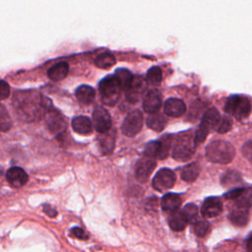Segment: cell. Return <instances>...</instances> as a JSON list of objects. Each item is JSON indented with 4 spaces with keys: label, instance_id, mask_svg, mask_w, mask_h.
<instances>
[{
    "label": "cell",
    "instance_id": "obj_25",
    "mask_svg": "<svg viewBox=\"0 0 252 252\" xmlns=\"http://www.w3.org/2000/svg\"><path fill=\"white\" fill-rule=\"evenodd\" d=\"M200 173V167L197 163H192L186 166L181 171V178L186 182H193L197 179Z\"/></svg>",
    "mask_w": 252,
    "mask_h": 252
},
{
    "label": "cell",
    "instance_id": "obj_4",
    "mask_svg": "<svg viewBox=\"0 0 252 252\" xmlns=\"http://www.w3.org/2000/svg\"><path fill=\"white\" fill-rule=\"evenodd\" d=\"M99 90L103 103L107 106H114L119 100L123 88L117 78L112 75L108 76L102 80L99 86Z\"/></svg>",
    "mask_w": 252,
    "mask_h": 252
},
{
    "label": "cell",
    "instance_id": "obj_32",
    "mask_svg": "<svg viewBox=\"0 0 252 252\" xmlns=\"http://www.w3.org/2000/svg\"><path fill=\"white\" fill-rule=\"evenodd\" d=\"M184 214L186 215L189 222H193L196 220L198 216V208L194 204H187L183 209Z\"/></svg>",
    "mask_w": 252,
    "mask_h": 252
},
{
    "label": "cell",
    "instance_id": "obj_1",
    "mask_svg": "<svg viewBox=\"0 0 252 252\" xmlns=\"http://www.w3.org/2000/svg\"><path fill=\"white\" fill-rule=\"evenodd\" d=\"M206 156L212 163L225 165L233 160L235 150L230 143L223 140H217L207 146Z\"/></svg>",
    "mask_w": 252,
    "mask_h": 252
},
{
    "label": "cell",
    "instance_id": "obj_36",
    "mask_svg": "<svg viewBox=\"0 0 252 252\" xmlns=\"http://www.w3.org/2000/svg\"><path fill=\"white\" fill-rule=\"evenodd\" d=\"M9 95H10V87L4 80H2L1 84H0V98H1V100L3 101L7 99Z\"/></svg>",
    "mask_w": 252,
    "mask_h": 252
},
{
    "label": "cell",
    "instance_id": "obj_38",
    "mask_svg": "<svg viewBox=\"0 0 252 252\" xmlns=\"http://www.w3.org/2000/svg\"><path fill=\"white\" fill-rule=\"evenodd\" d=\"M71 233L75 237H77L79 239H88V234L81 227H74V228H72Z\"/></svg>",
    "mask_w": 252,
    "mask_h": 252
},
{
    "label": "cell",
    "instance_id": "obj_21",
    "mask_svg": "<svg viewBox=\"0 0 252 252\" xmlns=\"http://www.w3.org/2000/svg\"><path fill=\"white\" fill-rule=\"evenodd\" d=\"M69 71V65L66 62H59L56 65H54L50 70L48 71V75L50 79L53 81H60L64 79Z\"/></svg>",
    "mask_w": 252,
    "mask_h": 252
},
{
    "label": "cell",
    "instance_id": "obj_7",
    "mask_svg": "<svg viewBox=\"0 0 252 252\" xmlns=\"http://www.w3.org/2000/svg\"><path fill=\"white\" fill-rule=\"evenodd\" d=\"M175 182V174L168 168H162L158 171L153 179V187L159 192L170 189Z\"/></svg>",
    "mask_w": 252,
    "mask_h": 252
},
{
    "label": "cell",
    "instance_id": "obj_12",
    "mask_svg": "<svg viewBox=\"0 0 252 252\" xmlns=\"http://www.w3.org/2000/svg\"><path fill=\"white\" fill-rule=\"evenodd\" d=\"M223 212V203L217 197L207 198L201 208V213L205 218H215Z\"/></svg>",
    "mask_w": 252,
    "mask_h": 252
},
{
    "label": "cell",
    "instance_id": "obj_26",
    "mask_svg": "<svg viewBox=\"0 0 252 252\" xmlns=\"http://www.w3.org/2000/svg\"><path fill=\"white\" fill-rule=\"evenodd\" d=\"M115 57L112 54L104 53L97 56L95 59V65L101 69H109L115 64Z\"/></svg>",
    "mask_w": 252,
    "mask_h": 252
},
{
    "label": "cell",
    "instance_id": "obj_40",
    "mask_svg": "<svg viewBox=\"0 0 252 252\" xmlns=\"http://www.w3.org/2000/svg\"><path fill=\"white\" fill-rule=\"evenodd\" d=\"M44 211H45V213H46L47 215H49V216L52 217V218H55V217L57 215L56 210V209H53L50 205H45Z\"/></svg>",
    "mask_w": 252,
    "mask_h": 252
},
{
    "label": "cell",
    "instance_id": "obj_6",
    "mask_svg": "<svg viewBox=\"0 0 252 252\" xmlns=\"http://www.w3.org/2000/svg\"><path fill=\"white\" fill-rule=\"evenodd\" d=\"M143 127V114L140 111L135 110L127 114L125 117L122 126L121 131L124 135L128 137H133L137 135Z\"/></svg>",
    "mask_w": 252,
    "mask_h": 252
},
{
    "label": "cell",
    "instance_id": "obj_15",
    "mask_svg": "<svg viewBox=\"0 0 252 252\" xmlns=\"http://www.w3.org/2000/svg\"><path fill=\"white\" fill-rule=\"evenodd\" d=\"M164 110L167 115L171 117H178L186 112V106L181 100L171 98L165 103Z\"/></svg>",
    "mask_w": 252,
    "mask_h": 252
},
{
    "label": "cell",
    "instance_id": "obj_3",
    "mask_svg": "<svg viewBox=\"0 0 252 252\" xmlns=\"http://www.w3.org/2000/svg\"><path fill=\"white\" fill-rule=\"evenodd\" d=\"M252 111V102L246 96H231L224 105V112L238 120L247 118Z\"/></svg>",
    "mask_w": 252,
    "mask_h": 252
},
{
    "label": "cell",
    "instance_id": "obj_33",
    "mask_svg": "<svg viewBox=\"0 0 252 252\" xmlns=\"http://www.w3.org/2000/svg\"><path fill=\"white\" fill-rule=\"evenodd\" d=\"M231 126H232L231 119L229 117L224 116L220 120V123L217 126V131L219 133H226L231 129Z\"/></svg>",
    "mask_w": 252,
    "mask_h": 252
},
{
    "label": "cell",
    "instance_id": "obj_19",
    "mask_svg": "<svg viewBox=\"0 0 252 252\" xmlns=\"http://www.w3.org/2000/svg\"><path fill=\"white\" fill-rule=\"evenodd\" d=\"M171 146H172V136L170 134L161 137V139L158 141L157 158L159 160L167 159L171 150Z\"/></svg>",
    "mask_w": 252,
    "mask_h": 252
},
{
    "label": "cell",
    "instance_id": "obj_18",
    "mask_svg": "<svg viewBox=\"0 0 252 252\" xmlns=\"http://www.w3.org/2000/svg\"><path fill=\"white\" fill-rule=\"evenodd\" d=\"M181 205V198L175 193H168L162 199V208L165 212L172 213Z\"/></svg>",
    "mask_w": 252,
    "mask_h": 252
},
{
    "label": "cell",
    "instance_id": "obj_22",
    "mask_svg": "<svg viewBox=\"0 0 252 252\" xmlns=\"http://www.w3.org/2000/svg\"><path fill=\"white\" fill-rule=\"evenodd\" d=\"M75 95L80 103H82L83 105H90L95 99L96 92L92 87L83 85L76 90Z\"/></svg>",
    "mask_w": 252,
    "mask_h": 252
},
{
    "label": "cell",
    "instance_id": "obj_5",
    "mask_svg": "<svg viewBox=\"0 0 252 252\" xmlns=\"http://www.w3.org/2000/svg\"><path fill=\"white\" fill-rule=\"evenodd\" d=\"M220 120H221L220 112L215 108H212L205 112L202 118L201 124L195 134V141L197 145L205 141L209 132L219 125Z\"/></svg>",
    "mask_w": 252,
    "mask_h": 252
},
{
    "label": "cell",
    "instance_id": "obj_34",
    "mask_svg": "<svg viewBox=\"0 0 252 252\" xmlns=\"http://www.w3.org/2000/svg\"><path fill=\"white\" fill-rule=\"evenodd\" d=\"M0 119H1V131L4 132L8 130L11 126V121L9 119V115L5 112V108L2 106L1 107V115H0Z\"/></svg>",
    "mask_w": 252,
    "mask_h": 252
},
{
    "label": "cell",
    "instance_id": "obj_35",
    "mask_svg": "<svg viewBox=\"0 0 252 252\" xmlns=\"http://www.w3.org/2000/svg\"><path fill=\"white\" fill-rule=\"evenodd\" d=\"M157 148H158V141L149 143L145 149V155L149 157L157 158Z\"/></svg>",
    "mask_w": 252,
    "mask_h": 252
},
{
    "label": "cell",
    "instance_id": "obj_11",
    "mask_svg": "<svg viewBox=\"0 0 252 252\" xmlns=\"http://www.w3.org/2000/svg\"><path fill=\"white\" fill-rule=\"evenodd\" d=\"M46 120L49 129L54 134H60L66 129V120L63 115L56 110L49 111L46 115Z\"/></svg>",
    "mask_w": 252,
    "mask_h": 252
},
{
    "label": "cell",
    "instance_id": "obj_29",
    "mask_svg": "<svg viewBox=\"0 0 252 252\" xmlns=\"http://www.w3.org/2000/svg\"><path fill=\"white\" fill-rule=\"evenodd\" d=\"M162 79H163V74L160 67H157V66L152 67L147 73L146 80L148 84L151 86H154V87L159 86L162 82Z\"/></svg>",
    "mask_w": 252,
    "mask_h": 252
},
{
    "label": "cell",
    "instance_id": "obj_14",
    "mask_svg": "<svg viewBox=\"0 0 252 252\" xmlns=\"http://www.w3.org/2000/svg\"><path fill=\"white\" fill-rule=\"evenodd\" d=\"M6 178L7 181L16 188H20L22 186H24L29 179L28 174L26 173V171L21 168H11L7 170L6 172Z\"/></svg>",
    "mask_w": 252,
    "mask_h": 252
},
{
    "label": "cell",
    "instance_id": "obj_24",
    "mask_svg": "<svg viewBox=\"0 0 252 252\" xmlns=\"http://www.w3.org/2000/svg\"><path fill=\"white\" fill-rule=\"evenodd\" d=\"M229 220L231 224H233L234 225H237V226L245 225L249 220L248 209L237 208V210H234L229 214Z\"/></svg>",
    "mask_w": 252,
    "mask_h": 252
},
{
    "label": "cell",
    "instance_id": "obj_28",
    "mask_svg": "<svg viewBox=\"0 0 252 252\" xmlns=\"http://www.w3.org/2000/svg\"><path fill=\"white\" fill-rule=\"evenodd\" d=\"M114 76L117 78V80L119 81V83L121 84L122 88L124 90H126L129 85L131 84L132 80H133V75L131 74V72L125 68H119L116 70Z\"/></svg>",
    "mask_w": 252,
    "mask_h": 252
},
{
    "label": "cell",
    "instance_id": "obj_41",
    "mask_svg": "<svg viewBox=\"0 0 252 252\" xmlns=\"http://www.w3.org/2000/svg\"><path fill=\"white\" fill-rule=\"evenodd\" d=\"M245 247H246L247 251L252 252V234H250L249 237L247 238L246 243H245Z\"/></svg>",
    "mask_w": 252,
    "mask_h": 252
},
{
    "label": "cell",
    "instance_id": "obj_9",
    "mask_svg": "<svg viewBox=\"0 0 252 252\" xmlns=\"http://www.w3.org/2000/svg\"><path fill=\"white\" fill-rule=\"evenodd\" d=\"M155 168V158L144 155V157L138 161L136 166V178L138 179V181L142 183L147 182Z\"/></svg>",
    "mask_w": 252,
    "mask_h": 252
},
{
    "label": "cell",
    "instance_id": "obj_8",
    "mask_svg": "<svg viewBox=\"0 0 252 252\" xmlns=\"http://www.w3.org/2000/svg\"><path fill=\"white\" fill-rule=\"evenodd\" d=\"M93 123L99 133L110 131L112 128V117L109 112L101 106L96 107L93 112Z\"/></svg>",
    "mask_w": 252,
    "mask_h": 252
},
{
    "label": "cell",
    "instance_id": "obj_37",
    "mask_svg": "<svg viewBox=\"0 0 252 252\" xmlns=\"http://www.w3.org/2000/svg\"><path fill=\"white\" fill-rule=\"evenodd\" d=\"M242 154L252 164V141H248L243 145Z\"/></svg>",
    "mask_w": 252,
    "mask_h": 252
},
{
    "label": "cell",
    "instance_id": "obj_27",
    "mask_svg": "<svg viewBox=\"0 0 252 252\" xmlns=\"http://www.w3.org/2000/svg\"><path fill=\"white\" fill-rule=\"evenodd\" d=\"M234 203L237 208L248 209L252 205V190L244 189L243 192L234 199Z\"/></svg>",
    "mask_w": 252,
    "mask_h": 252
},
{
    "label": "cell",
    "instance_id": "obj_10",
    "mask_svg": "<svg viewBox=\"0 0 252 252\" xmlns=\"http://www.w3.org/2000/svg\"><path fill=\"white\" fill-rule=\"evenodd\" d=\"M147 85H148V82L143 77L141 76L133 77L131 84L126 89V99L130 103L135 104L140 99V96L146 91Z\"/></svg>",
    "mask_w": 252,
    "mask_h": 252
},
{
    "label": "cell",
    "instance_id": "obj_31",
    "mask_svg": "<svg viewBox=\"0 0 252 252\" xmlns=\"http://www.w3.org/2000/svg\"><path fill=\"white\" fill-rule=\"evenodd\" d=\"M210 228V224L207 221H198L194 224V232L197 236L203 237L205 236Z\"/></svg>",
    "mask_w": 252,
    "mask_h": 252
},
{
    "label": "cell",
    "instance_id": "obj_17",
    "mask_svg": "<svg viewBox=\"0 0 252 252\" xmlns=\"http://www.w3.org/2000/svg\"><path fill=\"white\" fill-rule=\"evenodd\" d=\"M72 128L79 134L88 135L93 131V124L89 117L77 116L72 120Z\"/></svg>",
    "mask_w": 252,
    "mask_h": 252
},
{
    "label": "cell",
    "instance_id": "obj_39",
    "mask_svg": "<svg viewBox=\"0 0 252 252\" xmlns=\"http://www.w3.org/2000/svg\"><path fill=\"white\" fill-rule=\"evenodd\" d=\"M244 188H236V189H233L231 191H229L228 193L225 194V198L226 199H231V200H234L235 198H237L242 192H243Z\"/></svg>",
    "mask_w": 252,
    "mask_h": 252
},
{
    "label": "cell",
    "instance_id": "obj_16",
    "mask_svg": "<svg viewBox=\"0 0 252 252\" xmlns=\"http://www.w3.org/2000/svg\"><path fill=\"white\" fill-rule=\"evenodd\" d=\"M188 219L183 211H174L168 218V224L174 231H181L188 224Z\"/></svg>",
    "mask_w": 252,
    "mask_h": 252
},
{
    "label": "cell",
    "instance_id": "obj_2",
    "mask_svg": "<svg viewBox=\"0 0 252 252\" xmlns=\"http://www.w3.org/2000/svg\"><path fill=\"white\" fill-rule=\"evenodd\" d=\"M197 143L195 141V135L192 131L180 133L174 143L172 150V157L178 162L188 161L195 153Z\"/></svg>",
    "mask_w": 252,
    "mask_h": 252
},
{
    "label": "cell",
    "instance_id": "obj_30",
    "mask_svg": "<svg viewBox=\"0 0 252 252\" xmlns=\"http://www.w3.org/2000/svg\"><path fill=\"white\" fill-rule=\"evenodd\" d=\"M241 182V177L238 174V172L236 171H227L225 172V174L223 176L222 178V183L224 186H230V185H234Z\"/></svg>",
    "mask_w": 252,
    "mask_h": 252
},
{
    "label": "cell",
    "instance_id": "obj_13",
    "mask_svg": "<svg viewBox=\"0 0 252 252\" xmlns=\"http://www.w3.org/2000/svg\"><path fill=\"white\" fill-rule=\"evenodd\" d=\"M162 103H163L162 94L158 90H152L146 95L144 99L143 109L148 113H154L161 109Z\"/></svg>",
    "mask_w": 252,
    "mask_h": 252
},
{
    "label": "cell",
    "instance_id": "obj_23",
    "mask_svg": "<svg viewBox=\"0 0 252 252\" xmlns=\"http://www.w3.org/2000/svg\"><path fill=\"white\" fill-rule=\"evenodd\" d=\"M147 125L152 130L161 132L165 129L167 125V119L162 113L154 112L151 113V115H149V117L147 118Z\"/></svg>",
    "mask_w": 252,
    "mask_h": 252
},
{
    "label": "cell",
    "instance_id": "obj_20",
    "mask_svg": "<svg viewBox=\"0 0 252 252\" xmlns=\"http://www.w3.org/2000/svg\"><path fill=\"white\" fill-rule=\"evenodd\" d=\"M115 142V131H112V133L105 132L102 133V135L99 137V145L102 153L104 155L110 154L112 152Z\"/></svg>",
    "mask_w": 252,
    "mask_h": 252
}]
</instances>
